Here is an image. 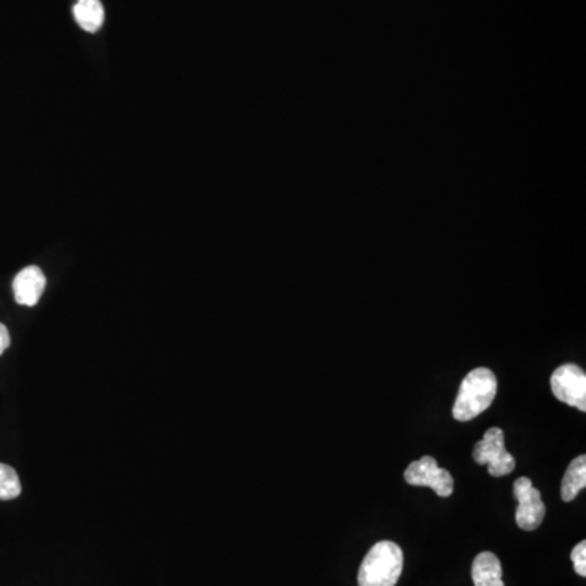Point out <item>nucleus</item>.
<instances>
[{"instance_id": "1", "label": "nucleus", "mask_w": 586, "mask_h": 586, "mask_svg": "<svg viewBox=\"0 0 586 586\" xmlns=\"http://www.w3.org/2000/svg\"><path fill=\"white\" fill-rule=\"evenodd\" d=\"M497 377L489 368H474L464 378L460 393L453 406V417L460 422H469L489 409L497 396Z\"/></svg>"}, {"instance_id": "2", "label": "nucleus", "mask_w": 586, "mask_h": 586, "mask_svg": "<svg viewBox=\"0 0 586 586\" xmlns=\"http://www.w3.org/2000/svg\"><path fill=\"white\" fill-rule=\"evenodd\" d=\"M404 556L393 541H381L368 551L359 570V586H394L403 572Z\"/></svg>"}, {"instance_id": "3", "label": "nucleus", "mask_w": 586, "mask_h": 586, "mask_svg": "<svg viewBox=\"0 0 586 586\" xmlns=\"http://www.w3.org/2000/svg\"><path fill=\"white\" fill-rule=\"evenodd\" d=\"M473 458L477 464H487L490 476L494 477L507 476L517 466V461L505 448L503 430L499 427L487 430L481 442L476 443Z\"/></svg>"}, {"instance_id": "4", "label": "nucleus", "mask_w": 586, "mask_h": 586, "mask_svg": "<svg viewBox=\"0 0 586 586\" xmlns=\"http://www.w3.org/2000/svg\"><path fill=\"white\" fill-rule=\"evenodd\" d=\"M552 393L560 403L586 411V373L575 363L560 365L551 377Z\"/></svg>"}, {"instance_id": "5", "label": "nucleus", "mask_w": 586, "mask_h": 586, "mask_svg": "<svg viewBox=\"0 0 586 586\" xmlns=\"http://www.w3.org/2000/svg\"><path fill=\"white\" fill-rule=\"evenodd\" d=\"M404 479L409 486L430 487L440 497H450L455 487L450 471L440 468L432 456H422L409 464Z\"/></svg>"}, {"instance_id": "6", "label": "nucleus", "mask_w": 586, "mask_h": 586, "mask_svg": "<svg viewBox=\"0 0 586 586\" xmlns=\"http://www.w3.org/2000/svg\"><path fill=\"white\" fill-rule=\"evenodd\" d=\"M513 494L518 500L517 525L525 531L539 528L546 515L541 492L533 487V482L528 477H520L513 484Z\"/></svg>"}, {"instance_id": "7", "label": "nucleus", "mask_w": 586, "mask_h": 586, "mask_svg": "<svg viewBox=\"0 0 586 586\" xmlns=\"http://www.w3.org/2000/svg\"><path fill=\"white\" fill-rule=\"evenodd\" d=\"M15 302L23 307H35L40 302L46 287V277L38 266H28L15 276L14 284Z\"/></svg>"}, {"instance_id": "8", "label": "nucleus", "mask_w": 586, "mask_h": 586, "mask_svg": "<svg viewBox=\"0 0 586 586\" xmlns=\"http://www.w3.org/2000/svg\"><path fill=\"white\" fill-rule=\"evenodd\" d=\"M473 582L474 586H505L499 557L481 552L473 562Z\"/></svg>"}, {"instance_id": "9", "label": "nucleus", "mask_w": 586, "mask_h": 586, "mask_svg": "<svg viewBox=\"0 0 586 586\" xmlns=\"http://www.w3.org/2000/svg\"><path fill=\"white\" fill-rule=\"evenodd\" d=\"M586 487V456L580 455L570 463L569 468L565 471L560 487V495L564 502L575 500L580 490Z\"/></svg>"}, {"instance_id": "10", "label": "nucleus", "mask_w": 586, "mask_h": 586, "mask_svg": "<svg viewBox=\"0 0 586 586\" xmlns=\"http://www.w3.org/2000/svg\"><path fill=\"white\" fill-rule=\"evenodd\" d=\"M74 17L82 30L97 33L105 22V9L100 0H79L74 5Z\"/></svg>"}, {"instance_id": "11", "label": "nucleus", "mask_w": 586, "mask_h": 586, "mask_svg": "<svg viewBox=\"0 0 586 586\" xmlns=\"http://www.w3.org/2000/svg\"><path fill=\"white\" fill-rule=\"evenodd\" d=\"M22 494V482L9 464L0 463V500H14Z\"/></svg>"}, {"instance_id": "12", "label": "nucleus", "mask_w": 586, "mask_h": 586, "mask_svg": "<svg viewBox=\"0 0 586 586\" xmlns=\"http://www.w3.org/2000/svg\"><path fill=\"white\" fill-rule=\"evenodd\" d=\"M573 567L580 577H586V543L577 544L572 551Z\"/></svg>"}, {"instance_id": "13", "label": "nucleus", "mask_w": 586, "mask_h": 586, "mask_svg": "<svg viewBox=\"0 0 586 586\" xmlns=\"http://www.w3.org/2000/svg\"><path fill=\"white\" fill-rule=\"evenodd\" d=\"M10 346L9 329L5 328L4 324L0 323V355L4 354L5 350Z\"/></svg>"}]
</instances>
